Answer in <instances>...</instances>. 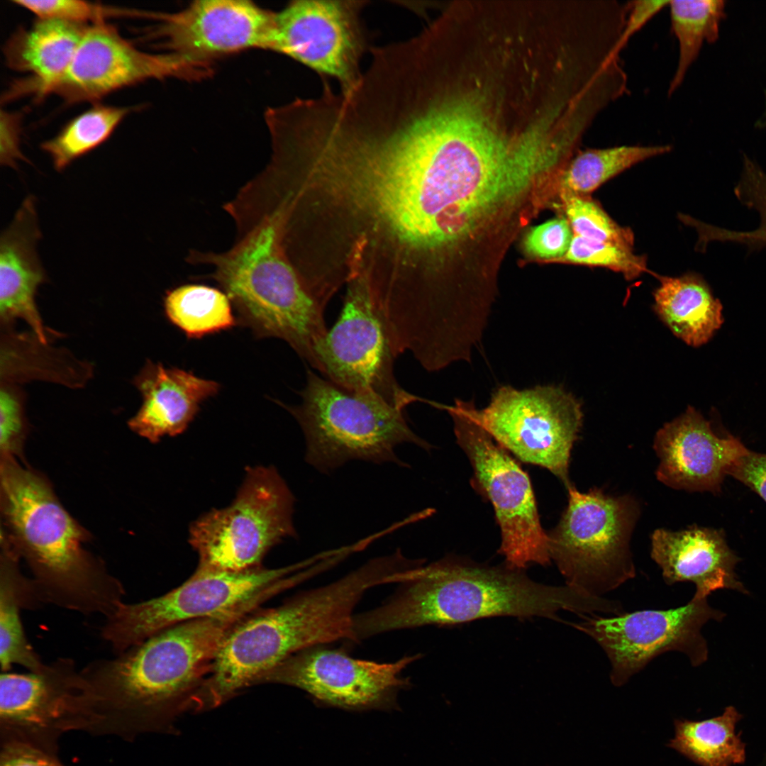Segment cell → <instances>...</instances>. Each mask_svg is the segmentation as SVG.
Wrapping results in <instances>:
<instances>
[{
	"label": "cell",
	"instance_id": "obj_1",
	"mask_svg": "<svg viewBox=\"0 0 766 766\" xmlns=\"http://www.w3.org/2000/svg\"><path fill=\"white\" fill-rule=\"evenodd\" d=\"M502 110L472 95L401 91L374 121L357 157L362 206L403 242L449 251L555 173L547 145L510 132Z\"/></svg>",
	"mask_w": 766,
	"mask_h": 766
},
{
	"label": "cell",
	"instance_id": "obj_2",
	"mask_svg": "<svg viewBox=\"0 0 766 766\" xmlns=\"http://www.w3.org/2000/svg\"><path fill=\"white\" fill-rule=\"evenodd\" d=\"M243 616L183 622L87 665L82 672L92 699L94 734L131 740L171 732L210 673L226 633Z\"/></svg>",
	"mask_w": 766,
	"mask_h": 766
},
{
	"label": "cell",
	"instance_id": "obj_3",
	"mask_svg": "<svg viewBox=\"0 0 766 766\" xmlns=\"http://www.w3.org/2000/svg\"><path fill=\"white\" fill-rule=\"evenodd\" d=\"M387 601L355 614L358 640L379 633L426 625H455L495 616L542 617L564 622L557 614L578 616L606 613L609 601L570 586L537 582L524 570L447 557L407 570Z\"/></svg>",
	"mask_w": 766,
	"mask_h": 766
},
{
	"label": "cell",
	"instance_id": "obj_4",
	"mask_svg": "<svg viewBox=\"0 0 766 766\" xmlns=\"http://www.w3.org/2000/svg\"><path fill=\"white\" fill-rule=\"evenodd\" d=\"M2 531L30 569L44 604L106 618L123 602L121 582L84 547L91 535L48 478L11 456L0 459Z\"/></svg>",
	"mask_w": 766,
	"mask_h": 766
},
{
	"label": "cell",
	"instance_id": "obj_5",
	"mask_svg": "<svg viewBox=\"0 0 766 766\" xmlns=\"http://www.w3.org/2000/svg\"><path fill=\"white\" fill-rule=\"evenodd\" d=\"M361 598L357 584L343 577L243 616L226 633L210 673L193 696L192 709L221 705L261 684L278 665L303 650L340 640L354 642L353 611Z\"/></svg>",
	"mask_w": 766,
	"mask_h": 766
},
{
	"label": "cell",
	"instance_id": "obj_6",
	"mask_svg": "<svg viewBox=\"0 0 766 766\" xmlns=\"http://www.w3.org/2000/svg\"><path fill=\"white\" fill-rule=\"evenodd\" d=\"M222 252L193 250L187 260L212 267L208 277L229 297L238 323L259 338L286 341L315 368L314 348L326 334L324 309L287 260L274 217L255 218Z\"/></svg>",
	"mask_w": 766,
	"mask_h": 766
},
{
	"label": "cell",
	"instance_id": "obj_7",
	"mask_svg": "<svg viewBox=\"0 0 766 766\" xmlns=\"http://www.w3.org/2000/svg\"><path fill=\"white\" fill-rule=\"evenodd\" d=\"M300 394L299 405L282 406L304 433L305 460L322 473L353 460L404 467L395 452L398 445L431 447L410 428L404 409L374 395L345 389L310 370Z\"/></svg>",
	"mask_w": 766,
	"mask_h": 766
},
{
	"label": "cell",
	"instance_id": "obj_8",
	"mask_svg": "<svg viewBox=\"0 0 766 766\" xmlns=\"http://www.w3.org/2000/svg\"><path fill=\"white\" fill-rule=\"evenodd\" d=\"M308 560L287 567L239 572L196 569L178 587L104 618L101 635L118 655L172 626L191 620L247 615L269 599L311 577Z\"/></svg>",
	"mask_w": 766,
	"mask_h": 766
},
{
	"label": "cell",
	"instance_id": "obj_9",
	"mask_svg": "<svg viewBox=\"0 0 766 766\" xmlns=\"http://www.w3.org/2000/svg\"><path fill=\"white\" fill-rule=\"evenodd\" d=\"M567 489L568 504L548 533L551 561L565 584L603 597L635 576L631 539L640 505L629 494L614 496L597 487Z\"/></svg>",
	"mask_w": 766,
	"mask_h": 766
},
{
	"label": "cell",
	"instance_id": "obj_10",
	"mask_svg": "<svg viewBox=\"0 0 766 766\" xmlns=\"http://www.w3.org/2000/svg\"><path fill=\"white\" fill-rule=\"evenodd\" d=\"M294 501L274 467H248L233 501L204 513L189 526L196 569L239 572L262 567L274 545L296 535Z\"/></svg>",
	"mask_w": 766,
	"mask_h": 766
},
{
	"label": "cell",
	"instance_id": "obj_11",
	"mask_svg": "<svg viewBox=\"0 0 766 766\" xmlns=\"http://www.w3.org/2000/svg\"><path fill=\"white\" fill-rule=\"evenodd\" d=\"M455 401L499 445L521 461L547 469L571 486V450L582 425L580 402L562 387H499L488 406Z\"/></svg>",
	"mask_w": 766,
	"mask_h": 766
},
{
	"label": "cell",
	"instance_id": "obj_12",
	"mask_svg": "<svg viewBox=\"0 0 766 766\" xmlns=\"http://www.w3.org/2000/svg\"><path fill=\"white\" fill-rule=\"evenodd\" d=\"M443 408L453 419L458 445L471 462L476 487L494 507L505 564L518 570L531 564L549 565L548 535L541 526L528 475L456 401Z\"/></svg>",
	"mask_w": 766,
	"mask_h": 766
},
{
	"label": "cell",
	"instance_id": "obj_13",
	"mask_svg": "<svg viewBox=\"0 0 766 766\" xmlns=\"http://www.w3.org/2000/svg\"><path fill=\"white\" fill-rule=\"evenodd\" d=\"M0 675L1 743L21 742L57 754L64 733H91L92 699L73 659L60 657L37 671Z\"/></svg>",
	"mask_w": 766,
	"mask_h": 766
},
{
	"label": "cell",
	"instance_id": "obj_14",
	"mask_svg": "<svg viewBox=\"0 0 766 766\" xmlns=\"http://www.w3.org/2000/svg\"><path fill=\"white\" fill-rule=\"evenodd\" d=\"M725 614L712 608L707 598L693 596L685 605L667 610L645 609L611 616L580 615L568 623L591 637L604 651L611 665L610 680L626 684L657 656L669 651L684 654L692 666L708 658L701 628Z\"/></svg>",
	"mask_w": 766,
	"mask_h": 766
},
{
	"label": "cell",
	"instance_id": "obj_15",
	"mask_svg": "<svg viewBox=\"0 0 766 766\" xmlns=\"http://www.w3.org/2000/svg\"><path fill=\"white\" fill-rule=\"evenodd\" d=\"M314 357L315 368L345 389L374 395L404 410L421 400L394 377L396 357L365 277L350 282L340 316L316 345Z\"/></svg>",
	"mask_w": 766,
	"mask_h": 766
},
{
	"label": "cell",
	"instance_id": "obj_16",
	"mask_svg": "<svg viewBox=\"0 0 766 766\" xmlns=\"http://www.w3.org/2000/svg\"><path fill=\"white\" fill-rule=\"evenodd\" d=\"M211 62L136 48L106 21L89 25L63 76L50 94L68 104L99 100L118 89L152 79L194 80L212 72Z\"/></svg>",
	"mask_w": 766,
	"mask_h": 766
},
{
	"label": "cell",
	"instance_id": "obj_17",
	"mask_svg": "<svg viewBox=\"0 0 766 766\" xmlns=\"http://www.w3.org/2000/svg\"><path fill=\"white\" fill-rule=\"evenodd\" d=\"M420 654L389 663L355 659L323 645L289 657L270 671L262 683L299 688L318 704L350 711L396 709L397 694L410 685L403 670Z\"/></svg>",
	"mask_w": 766,
	"mask_h": 766
},
{
	"label": "cell",
	"instance_id": "obj_18",
	"mask_svg": "<svg viewBox=\"0 0 766 766\" xmlns=\"http://www.w3.org/2000/svg\"><path fill=\"white\" fill-rule=\"evenodd\" d=\"M366 1L299 0L275 12L272 51L321 74L334 77L341 91L360 79L367 41L360 13Z\"/></svg>",
	"mask_w": 766,
	"mask_h": 766
},
{
	"label": "cell",
	"instance_id": "obj_19",
	"mask_svg": "<svg viewBox=\"0 0 766 766\" xmlns=\"http://www.w3.org/2000/svg\"><path fill=\"white\" fill-rule=\"evenodd\" d=\"M152 35L170 53L211 62L251 48L272 50L275 12L249 1L200 0L174 13L152 12Z\"/></svg>",
	"mask_w": 766,
	"mask_h": 766
},
{
	"label": "cell",
	"instance_id": "obj_20",
	"mask_svg": "<svg viewBox=\"0 0 766 766\" xmlns=\"http://www.w3.org/2000/svg\"><path fill=\"white\" fill-rule=\"evenodd\" d=\"M657 479L675 489L720 492L731 467L748 448L731 435L720 437L694 407L665 423L653 444Z\"/></svg>",
	"mask_w": 766,
	"mask_h": 766
},
{
	"label": "cell",
	"instance_id": "obj_21",
	"mask_svg": "<svg viewBox=\"0 0 766 766\" xmlns=\"http://www.w3.org/2000/svg\"><path fill=\"white\" fill-rule=\"evenodd\" d=\"M650 555L667 584L692 582L694 597L707 598L726 589L748 594L735 572L739 558L720 530L699 526L679 531L657 529L651 535Z\"/></svg>",
	"mask_w": 766,
	"mask_h": 766
},
{
	"label": "cell",
	"instance_id": "obj_22",
	"mask_svg": "<svg viewBox=\"0 0 766 766\" xmlns=\"http://www.w3.org/2000/svg\"><path fill=\"white\" fill-rule=\"evenodd\" d=\"M40 234L35 199L29 195L1 235L0 318L5 324L24 321L46 344V330L35 304L37 290L46 279L36 249Z\"/></svg>",
	"mask_w": 766,
	"mask_h": 766
},
{
	"label": "cell",
	"instance_id": "obj_23",
	"mask_svg": "<svg viewBox=\"0 0 766 766\" xmlns=\"http://www.w3.org/2000/svg\"><path fill=\"white\" fill-rule=\"evenodd\" d=\"M133 383L142 404L128 421L130 429L152 443L182 433L204 401L214 396L220 384L178 367L148 360Z\"/></svg>",
	"mask_w": 766,
	"mask_h": 766
},
{
	"label": "cell",
	"instance_id": "obj_24",
	"mask_svg": "<svg viewBox=\"0 0 766 766\" xmlns=\"http://www.w3.org/2000/svg\"><path fill=\"white\" fill-rule=\"evenodd\" d=\"M88 26L38 18L30 28L13 34L4 49L6 64L12 70L31 74L14 85L13 92L35 93L38 99L49 94L70 65Z\"/></svg>",
	"mask_w": 766,
	"mask_h": 766
},
{
	"label": "cell",
	"instance_id": "obj_25",
	"mask_svg": "<svg viewBox=\"0 0 766 766\" xmlns=\"http://www.w3.org/2000/svg\"><path fill=\"white\" fill-rule=\"evenodd\" d=\"M0 543L1 672H9L14 665L37 671L45 663L26 635L21 611L35 610L45 604L33 579L22 573L21 558L8 539L1 535Z\"/></svg>",
	"mask_w": 766,
	"mask_h": 766
},
{
	"label": "cell",
	"instance_id": "obj_26",
	"mask_svg": "<svg viewBox=\"0 0 766 766\" xmlns=\"http://www.w3.org/2000/svg\"><path fill=\"white\" fill-rule=\"evenodd\" d=\"M654 310L675 335L692 347L707 343L723 322L722 305L694 274L659 276Z\"/></svg>",
	"mask_w": 766,
	"mask_h": 766
},
{
	"label": "cell",
	"instance_id": "obj_27",
	"mask_svg": "<svg viewBox=\"0 0 766 766\" xmlns=\"http://www.w3.org/2000/svg\"><path fill=\"white\" fill-rule=\"evenodd\" d=\"M742 715L733 706L721 716L693 721H675L668 746L701 766H732L745 760V745L736 733Z\"/></svg>",
	"mask_w": 766,
	"mask_h": 766
},
{
	"label": "cell",
	"instance_id": "obj_28",
	"mask_svg": "<svg viewBox=\"0 0 766 766\" xmlns=\"http://www.w3.org/2000/svg\"><path fill=\"white\" fill-rule=\"evenodd\" d=\"M221 289L187 284L167 291L164 309L169 321L189 338H200L233 328L238 320Z\"/></svg>",
	"mask_w": 766,
	"mask_h": 766
},
{
	"label": "cell",
	"instance_id": "obj_29",
	"mask_svg": "<svg viewBox=\"0 0 766 766\" xmlns=\"http://www.w3.org/2000/svg\"><path fill=\"white\" fill-rule=\"evenodd\" d=\"M672 150L670 145H620L579 151L565 168L561 194L590 196L601 185L631 167Z\"/></svg>",
	"mask_w": 766,
	"mask_h": 766
},
{
	"label": "cell",
	"instance_id": "obj_30",
	"mask_svg": "<svg viewBox=\"0 0 766 766\" xmlns=\"http://www.w3.org/2000/svg\"><path fill=\"white\" fill-rule=\"evenodd\" d=\"M667 7L679 48L677 65L667 90L670 96L682 85L704 43L718 40L720 23L726 16V1L670 0Z\"/></svg>",
	"mask_w": 766,
	"mask_h": 766
},
{
	"label": "cell",
	"instance_id": "obj_31",
	"mask_svg": "<svg viewBox=\"0 0 766 766\" xmlns=\"http://www.w3.org/2000/svg\"><path fill=\"white\" fill-rule=\"evenodd\" d=\"M131 110L95 103L43 142L41 148L50 155L55 168L62 171L105 142Z\"/></svg>",
	"mask_w": 766,
	"mask_h": 766
},
{
	"label": "cell",
	"instance_id": "obj_32",
	"mask_svg": "<svg viewBox=\"0 0 766 766\" xmlns=\"http://www.w3.org/2000/svg\"><path fill=\"white\" fill-rule=\"evenodd\" d=\"M561 199L574 235L633 249L631 229L617 223L590 196L561 194Z\"/></svg>",
	"mask_w": 766,
	"mask_h": 766
},
{
	"label": "cell",
	"instance_id": "obj_33",
	"mask_svg": "<svg viewBox=\"0 0 766 766\" xmlns=\"http://www.w3.org/2000/svg\"><path fill=\"white\" fill-rule=\"evenodd\" d=\"M559 261L590 267H602L635 279L648 271L645 255L611 243L595 241L574 235L566 255Z\"/></svg>",
	"mask_w": 766,
	"mask_h": 766
},
{
	"label": "cell",
	"instance_id": "obj_34",
	"mask_svg": "<svg viewBox=\"0 0 766 766\" xmlns=\"http://www.w3.org/2000/svg\"><path fill=\"white\" fill-rule=\"evenodd\" d=\"M13 2L39 19H57L88 24L106 21L114 16L142 17L143 11L102 6L76 0H15Z\"/></svg>",
	"mask_w": 766,
	"mask_h": 766
},
{
	"label": "cell",
	"instance_id": "obj_35",
	"mask_svg": "<svg viewBox=\"0 0 766 766\" xmlns=\"http://www.w3.org/2000/svg\"><path fill=\"white\" fill-rule=\"evenodd\" d=\"M27 425L23 398L11 386L0 390V456H11L26 463L23 448Z\"/></svg>",
	"mask_w": 766,
	"mask_h": 766
},
{
	"label": "cell",
	"instance_id": "obj_36",
	"mask_svg": "<svg viewBox=\"0 0 766 766\" xmlns=\"http://www.w3.org/2000/svg\"><path fill=\"white\" fill-rule=\"evenodd\" d=\"M574 236L566 218H556L533 228L524 240L528 254L559 261L567 252Z\"/></svg>",
	"mask_w": 766,
	"mask_h": 766
},
{
	"label": "cell",
	"instance_id": "obj_37",
	"mask_svg": "<svg viewBox=\"0 0 766 766\" xmlns=\"http://www.w3.org/2000/svg\"><path fill=\"white\" fill-rule=\"evenodd\" d=\"M0 766H65L57 753L21 742L1 743Z\"/></svg>",
	"mask_w": 766,
	"mask_h": 766
},
{
	"label": "cell",
	"instance_id": "obj_38",
	"mask_svg": "<svg viewBox=\"0 0 766 766\" xmlns=\"http://www.w3.org/2000/svg\"><path fill=\"white\" fill-rule=\"evenodd\" d=\"M728 475L749 487L766 502V453L748 449L731 467Z\"/></svg>",
	"mask_w": 766,
	"mask_h": 766
},
{
	"label": "cell",
	"instance_id": "obj_39",
	"mask_svg": "<svg viewBox=\"0 0 766 766\" xmlns=\"http://www.w3.org/2000/svg\"><path fill=\"white\" fill-rule=\"evenodd\" d=\"M669 3L670 1L665 0H639L629 2L624 28L618 43L620 50L622 51L631 38L662 9L668 6Z\"/></svg>",
	"mask_w": 766,
	"mask_h": 766
},
{
	"label": "cell",
	"instance_id": "obj_40",
	"mask_svg": "<svg viewBox=\"0 0 766 766\" xmlns=\"http://www.w3.org/2000/svg\"><path fill=\"white\" fill-rule=\"evenodd\" d=\"M21 117L18 113L1 112V151L2 165L16 167L18 161L25 160L20 150Z\"/></svg>",
	"mask_w": 766,
	"mask_h": 766
},
{
	"label": "cell",
	"instance_id": "obj_41",
	"mask_svg": "<svg viewBox=\"0 0 766 766\" xmlns=\"http://www.w3.org/2000/svg\"><path fill=\"white\" fill-rule=\"evenodd\" d=\"M756 766H766V756Z\"/></svg>",
	"mask_w": 766,
	"mask_h": 766
},
{
	"label": "cell",
	"instance_id": "obj_42",
	"mask_svg": "<svg viewBox=\"0 0 766 766\" xmlns=\"http://www.w3.org/2000/svg\"><path fill=\"white\" fill-rule=\"evenodd\" d=\"M416 562L415 561V565H416ZM413 566H415V565H413ZM409 569H410V568H409ZM408 570H409V569H408ZM400 579H401V578H400Z\"/></svg>",
	"mask_w": 766,
	"mask_h": 766
}]
</instances>
